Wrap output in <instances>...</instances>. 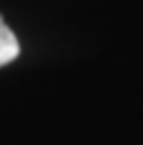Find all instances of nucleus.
Instances as JSON below:
<instances>
[{"mask_svg":"<svg viewBox=\"0 0 143 145\" xmlns=\"http://www.w3.org/2000/svg\"><path fill=\"white\" fill-rule=\"evenodd\" d=\"M18 54H20V43H18L16 34L7 27V23L0 16V66L11 63Z\"/></svg>","mask_w":143,"mask_h":145,"instance_id":"1","label":"nucleus"}]
</instances>
